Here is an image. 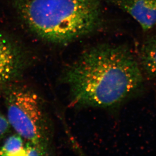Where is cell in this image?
<instances>
[{
	"label": "cell",
	"mask_w": 156,
	"mask_h": 156,
	"mask_svg": "<svg viewBox=\"0 0 156 156\" xmlns=\"http://www.w3.org/2000/svg\"><path fill=\"white\" fill-rule=\"evenodd\" d=\"M5 96L6 117L10 126L28 143L47 153L51 128L40 97L23 87H11Z\"/></svg>",
	"instance_id": "3"
},
{
	"label": "cell",
	"mask_w": 156,
	"mask_h": 156,
	"mask_svg": "<svg viewBox=\"0 0 156 156\" xmlns=\"http://www.w3.org/2000/svg\"><path fill=\"white\" fill-rule=\"evenodd\" d=\"M74 105L110 108L133 96L144 83L139 60L128 48L101 44L85 51L64 72Z\"/></svg>",
	"instance_id": "1"
},
{
	"label": "cell",
	"mask_w": 156,
	"mask_h": 156,
	"mask_svg": "<svg viewBox=\"0 0 156 156\" xmlns=\"http://www.w3.org/2000/svg\"><path fill=\"white\" fill-rule=\"evenodd\" d=\"M28 28L41 38L67 44L100 23L99 0H11Z\"/></svg>",
	"instance_id": "2"
},
{
	"label": "cell",
	"mask_w": 156,
	"mask_h": 156,
	"mask_svg": "<svg viewBox=\"0 0 156 156\" xmlns=\"http://www.w3.org/2000/svg\"><path fill=\"white\" fill-rule=\"evenodd\" d=\"M137 21L144 30L156 25V0H112Z\"/></svg>",
	"instance_id": "5"
},
{
	"label": "cell",
	"mask_w": 156,
	"mask_h": 156,
	"mask_svg": "<svg viewBox=\"0 0 156 156\" xmlns=\"http://www.w3.org/2000/svg\"><path fill=\"white\" fill-rule=\"evenodd\" d=\"M24 65L25 58L20 48L0 33V91L7 90L19 77Z\"/></svg>",
	"instance_id": "4"
},
{
	"label": "cell",
	"mask_w": 156,
	"mask_h": 156,
	"mask_svg": "<svg viewBox=\"0 0 156 156\" xmlns=\"http://www.w3.org/2000/svg\"><path fill=\"white\" fill-rule=\"evenodd\" d=\"M10 127L7 117L0 112V140L7 134Z\"/></svg>",
	"instance_id": "8"
},
{
	"label": "cell",
	"mask_w": 156,
	"mask_h": 156,
	"mask_svg": "<svg viewBox=\"0 0 156 156\" xmlns=\"http://www.w3.org/2000/svg\"><path fill=\"white\" fill-rule=\"evenodd\" d=\"M144 74L156 78V35L148 38L141 46L139 60Z\"/></svg>",
	"instance_id": "6"
},
{
	"label": "cell",
	"mask_w": 156,
	"mask_h": 156,
	"mask_svg": "<svg viewBox=\"0 0 156 156\" xmlns=\"http://www.w3.org/2000/svg\"><path fill=\"white\" fill-rule=\"evenodd\" d=\"M23 139L19 134L11 136L0 147V156L24 155Z\"/></svg>",
	"instance_id": "7"
}]
</instances>
